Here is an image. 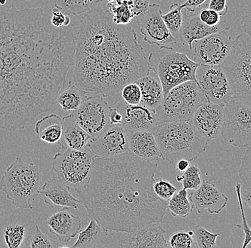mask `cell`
<instances>
[{
	"label": "cell",
	"instance_id": "277c9868",
	"mask_svg": "<svg viewBox=\"0 0 251 248\" xmlns=\"http://www.w3.org/2000/svg\"><path fill=\"white\" fill-rule=\"evenodd\" d=\"M161 158L171 164L180 159H197L208 147V142L201 136L190 121L163 122L153 131Z\"/></svg>",
	"mask_w": 251,
	"mask_h": 248
},
{
	"label": "cell",
	"instance_id": "484cf974",
	"mask_svg": "<svg viewBox=\"0 0 251 248\" xmlns=\"http://www.w3.org/2000/svg\"><path fill=\"white\" fill-rule=\"evenodd\" d=\"M141 92L140 104L156 111L164 100L162 84L158 78L147 75L136 80Z\"/></svg>",
	"mask_w": 251,
	"mask_h": 248
},
{
	"label": "cell",
	"instance_id": "bcb514c9",
	"mask_svg": "<svg viewBox=\"0 0 251 248\" xmlns=\"http://www.w3.org/2000/svg\"><path fill=\"white\" fill-rule=\"evenodd\" d=\"M109 117L111 125H122L123 117L117 108H110Z\"/></svg>",
	"mask_w": 251,
	"mask_h": 248
},
{
	"label": "cell",
	"instance_id": "c3c4849f",
	"mask_svg": "<svg viewBox=\"0 0 251 248\" xmlns=\"http://www.w3.org/2000/svg\"><path fill=\"white\" fill-rule=\"evenodd\" d=\"M241 198L244 201L248 208H251V187H246L241 191Z\"/></svg>",
	"mask_w": 251,
	"mask_h": 248
},
{
	"label": "cell",
	"instance_id": "f1b7e54d",
	"mask_svg": "<svg viewBox=\"0 0 251 248\" xmlns=\"http://www.w3.org/2000/svg\"><path fill=\"white\" fill-rule=\"evenodd\" d=\"M88 92L78 88L75 83L70 82L56 97V103L60 105L63 110L74 112L76 110L83 102L87 98Z\"/></svg>",
	"mask_w": 251,
	"mask_h": 248
},
{
	"label": "cell",
	"instance_id": "db71d44e",
	"mask_svg": "<svg viewBox=\"0 0 251 248\" xmlns=\"http://www.w3.org/2000/svg\"><path fill=\"white\" fill-rule=\"evenodd\" d=\"M7 0H0V5L4 6L7 3Z\"/></svg>",
	"mask_w": 251,
	"mask_h": 248
},
{
	"label": "cell",
	"instance_id": "f6af8a7d",
	"mask_svg": "<svg viewBox=\"0 0 251 248\" xmlns=\"http://www.w3.org/2000/svg\"><path fill=\"white\" fill-rule=\"evenodd\" d=\"M52 16H51V25L55 28H62L64 27L66 20V15H64L62 11L59 10V9L55 8L51 11Z\"/></svg>",
	"mask_w": 251,
	"mask_h": 248
},
{
	"label": "cell",
	"instance_id": "681fc988",
	"mask_svg": "<svg viewBox=\"0 0 251 248\" xmlns=\"http://www.w3.org/2000/svg\"><path fill=\"white\" fill-rule=\"evenodd\" d=\"M241 24L243 25L242 26L243 29H244L245 33H246V34H249V35L251 36L250 14L243 15L242 20H241Z\"/></svg>",
	"mask_w": 251,
	"mask_h": 248
},
{
	"label": "cell",
	"instance_id": "4dcf8cb0",
	"mask_svg": "<svg viewBox=\"0 0 251 248\" xmlns=\"http://www.w3.org/2000/svg\"><path fill=\"white\" fill-rule=\"evenodd\" d=\"M55 7L64 15H79L92 8V0H53Z\"/></svg>",
	"mask_w": 251,
	"mask_h": 248
},
{
	"label": "cell",
	"instance_id": "603a6c76",
	"mask_svg": "<svg viewBox=\"0 0 251 248\" xmlns=\"http://www.w3.org/2000/svg\"><path fill=\"white\" fill-rule=\"evenodd\" d=\"M128 153L146 161H156L161 158L153 132L126 131Z\"/></svg>",
	"mask_w": 251,
	"mask_h": 248
},
{
	"label": "cell",
	"instance_id": "9a60e30c",
	"mask_svg": "<svg viewBox=\"0 0 251 248\" xmlns=\"http://www.w3.org/2000/svg\"><path fill=\"white\" fill-rule=\"evenodd\" d=\"M94 158H117L128 152L126 130L122 125H110L100 136L92 138L87 144Z\"/></svg>",
	"mask_w": 251,
	"mask_h": 248
},
{
	"label": "cell",
	"instance_id": "ee69618b",
	"mask_svg": "<svg viewBox=\"0 0 251 248\" xmlns=\"http://www.w3.org/2000/svg\"><path fill=\"white\" fill-rule=\"evenodd\" d=\"M208 8L216 11L221 17L225 16L228 11L227 0H209Z\"/></svg>",
	"mask_w": 251,
	"mask_h": 248
},
{
	"label": "cell",
	"instance_id": "816d5d0a",
	"mask_svg": "<svg viewBox=\"0 0 251 248\" xmlns=\"http://www.w3.org/2000/svg\"><path fill=\"white\" fill-rule=\"evenodd\" d=\"M92 8L94 7H99V6L102 5L106 2V0H92Z\"/></svg>",
	"mask_w": 251,
	"mask_h": 248
},
{
	"label": "cell",
	"instance_id": "ab89813d",
	"mask_svg": "<svg viewBox=\"0 0 251 248\" xmlns=\"http://www.w3.org/2000/svg\"><path fill=\"white\" fill-rule=\"evenodd\" d=\"M121 91H122V96L126 104L131 105L140 104L141 89L136 82L126 84Z\"/></svg>",
	"mask_w": 251,
	"mask_h": 248
},
{
	"label": "cell",
	"instance_id": "7bdbcfd3",
	"mask_svg": "<svg viewBox=\"0 0 251 248\" xmlns=\"http://www.w3.org/2000/svg\"><path fill=\"white\" fill-rule=\"evenodd\" d=\"M200 20L208 26H216L221 21V15L216 11L208 8L202 9L199 12Z\"/></svg>",
	"mask_w": 251,
	"mask_h": 248
},
{
	"label": "cell",
	"instance_id": "836d02e7",
	"mask_svg": "<svg viewBox=\"0 0 251 248\" xmlns=\"http://www.w3.org/2000/svg\"><path fill=\"white\" fill-rule=\"evenodd\" d=\"M176 180L181 182L183 189L195 191L201 185L203 179L201 169L196 165H191L182 175H177Z\"/></svg>",
	"mask_w": 251,
	"mask_h": 248
},
{
	"label": "cell",
	"instance_id": "9c48e42d",
	"mask_svg": "<svg viewBox=\"0 0 251 248\" xmlns=\"http://www.w3.org/2000/svg\"><path fill=\"white\" fill-rule=\"evenodd\" d=\"M94 156L88 146L82 150L66 149L55 154L52 170L58 180L75 191L85 188L92 176Z\"/></svg>",
	"mask_w": 251,
	"mask_h": 248
},
{
	"label": "cell",
	"instance_id": "d590c367",
	"mask_svg": "<svg viewBox=\"0 0 251 248\" xmlns=\"http://www.w3.org/2000/svg\"><path fill=\"white\" fill-rule=\"evenodd\" d=\"M35 229L33 233L30 242V248H70V246H63L60 243L51 239L47 236L39 228V225L35 224Z\"/></svg>",
	"mask_w": 251,
	"mask_h": 248
},
{
	"label": "cell",
	"instance_id": "5b68a950",
	"mask_svg": "<svg viewBox=\"0 0 251 248\" xmlns=\"http://www.w3.org/2000/svg\"><path fill=\"white\" fill-rule=\"evenodd\" d=\"M42 179L38 165L17 158L4 171L0 180V191L16 208L31 210V202L38 194Z\"/></svg>",
	"mask_w": 251,
	"mask_h": 248
},
{
	"label": "cell",
	"instance_id": "7c38bea8",
	"mask_svg": "<svg viewBox=\"0 0 251 248\" xmlns=\"http://www.w3.org/2000/svg\"><path fill=\"white\" fill-rule=\"evenodd\" d=\"M109 104L100 95L87 97L76 110L72 113L84 131L92 138L100 136L111 124Z\"/></svg>",
	"mask_w": 251,
	"mask_h": 248
},
{
	"label": "cell",
	"instance_id": "7dc6e473",
	"mask_svg": "<svg viewBox=\"0 0 251 248\" xmlns=\"http://www.w3.org/2000/svg\"><path fill=\"white\" fill-rule=\"evenodd\" d=\"M208 0H186L182 6L190 12H194L196 8L201 7Z\"/></svg>",
	"mask_w": 251,
	"mask_h": 248
},
{
	"label": "cell",
	"instance_id": "8992f818",
	"mask_svg": "<svg viewBox=\"0 0 251 248\" xmlns=\"http://www.w3.org/2000/svg\"><path fill=\"white\" fill-rule=\"evenodd\" d=\"M231 90L232 99L251 105V36H237L221 65Z\"/></svg>",
	"mask_w": 251,
	"mask_h": 248
},
{
	"label": "cell",
	"instance_id": "f907efd6",
	"mask_svg": "<svg viewBox=\"0 0 251 248\" xmlns=\"http://www.w3.org/2000/svg\"><path fill=\"white\" fill-rule=\"evenodd\" d=\"M176 170L178 172H183L185 170H186L191 165L190 161L186 159H180L176 163Z\"/></svg>",
	"mask_w": 251,
	"mask_h": 248
},
{
	"label": "cell",
	"instance_id": "9f6ffc18",
	"mask_svg": "<svg viewBox=\"0 0 251 248\" xmlns=\"http://www.w3.org/2000/svg\"><path fill=\"white\" fill-rule=\"evenodd\" d=\"M0 212H1V211H0Z\"/></svg>",
	"mask_w": 251,
	"mask_h": 248
},
{
	"label": "cell",
	"instance_id": "83f0119b",
	"mask_svg": "<svg viewBox=\"0 0 251 248\" xmlns=\"http://www.w3.org/2000/svg\"><path fill=\"white\" fill-rule=\"evenodd\" d=\"M107 230L101 227L95 220L91 218L90 222L87 227L82 231L78 234V238L73 246L75 248H97L99 245L106 238Z\"/></svg>",
	"mask_w": 251,
	"mask_h": 248
},
{
	"label": "cell",
	"instance_id": "11a10c76",
	"mask_svg": "<svg viewBox=\"0 0 251 248\" xmlns=\"http://www.w3.org/2000/svg\"><path fill=\"white\" fill-rule=\"evenodd\" d=\"M116 0H106V1H107V2H109V3H112V2H114V1H115Z\"/></svg>",
	"mask_w": 251,
	"mask_h": 248
},
{
	"label": "cell",
	"instance_id": "44dd1931",
	"mask_svg": "<svg viewBox=\"0 0 251 248\" xmlns=\"http://www.w3.org/2000/svg\"><path fill=\"white\" fill-rule=\"evenodd\" d=\"M166 231L158 223H150L136 231L126 233L121 240L122 248H167Z\"/></svg>",
	"mask_w": 251,
	"mask_h": 248
},
{
	"label": "cell",
	"instance_id": "2e32d148",
	"mask_svg": "<svg viewBox=\"0 0 251 248\" xmlns=\"http://www.w3.org/2000/svg\"><path fill=\"white\" fill-rule=\"evenodd\" d=\"M158 4H149L148 10L140 20V31L144 40L151 45L172 47L177 43L176 38L165 25Z\"/></svg>",
	"mask_w": 251,
	"mask_h": 248
},
{
	"label": "cell",
	"instance_id": "8fae6325",
	"mask_svg": "<svg viewBox=\"0 0 251 248\" xmlns=\"http://www.w3.org/2000/svg\"><path fill=\"white\" fill-rule=\"evenodd\" d=\"M34 221L20 209L0 212V246L7 248H30Z\"/></svg>",
	"mask_w": 251,
	"mask_h": 248
},
{
	"label": "cell",
	"instance_id": "52a82bcc",
	"mask_svg": "<svg viewBox=\"0 0 251 248\" xmlns=\"http://www.w3.org/2000/svg\"><path fill=\"white\" fill-rule=\"evenodd\" d=\"M151 71L158 77L162 84L164 95L171 89L187 81L196 82V71L200 64L178 53L172 47H161L149 56Z\"/></svg>",
	"mask_w": 251,
	"mask_h": 248
},
{
	"label": "cell",
	"instance_id": "f5cc1de1",
	"mask_svg": "<svg viewBox=\"0 0 251 248\" xmlns=\"http://www.w3.org/2000/svg\"><path fill=\"white\" fill-rule=\"evenodd\" d=\"M71 23V18L70 15H66V20H65V24H64V27H67Z\"/></svg>",
	"mask_w": 251,
	"mask_h": 248
},
{
	"label": "cell",
	"instance_id": "b9f144b4",
	"mask_svg": "<svg viewBox=\"0 0 251 248\" xmlns=\"http://www.w3.org/2000/svg\"><path fill=\"white\" fill-rule=\"evenodd\" d=\"M151 0H125L127 5L131 9L134 19H139L145 15L148 10Z\"/></svg>",
	"mask_w": 251,
	"mask_h": 248
},
{
	"label": "cell",
	"instance_id": "ffe728a7",
	"mask_svg": "<svg viewBox=\"0 0 251 248\" xmlns=\"http://www.w3.org/2000/svg\"><path fill=\"white\" fill-rule=\"evenodd\" d=\"M230 29V25L224 20H221L216 26L210 27L200 20L199 12L193 15L184 14L178 39L183 45H188L191 50L196 41L201 40L213 33L227 31Z\"/></svg>",
	"mask_w": 251,
	"mask_h": 248
},
{
	"label": "cell",
	"instance_id": "f546056e",
	"mask_svg": "<svg viewBox=\"0 0 251 248\" xmlns=\"http://www.w3.org/2000/svg\"><path fill=\"white\" fill-rule=\"evenodd\" d=\"M167 209L174 217L186 218L192 212L193 205L188 197V191L180 190L174 194L167 202Z\"/></svg>",
	"mask_w": 251,
	"mask_h": 248
},
{
	"label": "cell",
	"instance_id": "e0dca14e",
	"mask_svg": "<svg viewBox=\"0 0 251 248\" xmlns=\"http://www.w3.org/2000/svg\"><path fill=\"white\" fill-rule=\"evenodd\" d=\"M224 105L205 102L191 117L190 122L208 142L219 137L222 125Z\"/></svg>",
	"mask_w": 251,
	"mask_h": 248
},
{
	"label": "cell",
	"instance_id": "cb8c5ba5",
	"mask_svg": "<svg viewBox=\"0 0 251 248\" xmlns=\"http://www.w3.org/2000/svg\"><path fill=\"white\" fill-rule=\"evenodd\" d=\"M70 190V187L61 180L52 179L42 185L38 194L48 205L78 210L80 200L71 194Z\"/></svg>",
	"mask_w": 251,
	"mask_h": 248
},
{
	"label": "cell",
	"instance_id": "e575fe53",
	"mask_svg": "<svg viewBox=\"0 0 251 248\" xmlns=\"http://www.w3.org/2000/svg\"><path fill=\"white\" fill-rule=\"evenodd\" d=\"M193 236L195 242L196 248H213L216 246V240L221 233H213L205 227L196 225L192 229Z\"/></svg>",
	"mask_w": 251,
	"mask_h": 248
},
{
	"label": "cell",
	"instance_id": "4316f807",
	"mask_svg": "<svg viewBox=\"0 0 251 248\" xmlns=\"http://www.w3.org/2000/svg\"><path fill=\"white\" fill-rule=\"evenodd\" d=\"M34 131L40 140L59 144L62 136V118L54 113L48 114L37 121Z\"/></svg>",
	"mask_w": 251,
	"mask_h": 248
},
{
	"label": "cell",
	"instance_id": "7a4b0ae2",
	"mask_svg": "<svg viewBox=\"0 0 251 248\" xmlns=\"http://www.w3.org/2000/svg\"><path fill=\"white\" fill-rule=\"evenodd\" d=\"M156 161L124 154L94 158L89 183L76 192L89 218L107 231L129 233L150 223L166 222L167 202L153 190Z\"/></svg>",
	"mask_w": 251,
	"mask_h": 248
},
{
	"label": "cell",
	"instance_id": "60d3db41",
	"mask_svg": "<svg viewBox=\"0 0 251 248\" xmlns=\"http://www.w3.org/2000/svg\"><path fill=\"white\" fill-rule=\"evenodd\" d=\"M239 177L246 187H251V147H247L239 169Z\"/></svg>",
	"mask_w": 251,
	"mask_h": 248
},
{
	"label": "cell",
	"instance_id": "ba28073f",
	"mask_svg": "<svg viewBox=\"0 0 251 248\" xmlns=\"http://www.w3.org/2000/svg\"><path fill=\"white\" fill-rule=\"evenodd\" d=\"M205 99L194 81H187L173 87L164 95L156 110L158 124L189 121Z\"/></svg>",
	"mask_w": 251,
	"mask_h": 248
},
{
	"label": "cell",
	"instance_id": "d6986e66",
	"mask_svg": "<svg viewBox=\"0 0 251 248\" xmlns=\"http://www.w3.org/2000/svg\"><path fill=\"white\" fill-rule=\"evenodd\" d=\"M188 197L199 214H203L205 210L210 214H219L228 202V197L221 190L206 180H203L197 190L191 191Z\"/></svg>",
	"mask_w": 251,
	"mask_h": 248
},
{
	"label": "cell",
	"instance_id": "6da1fadb",
	"mask_svg": "<svg viewBox=\"0 0 251 248\" xmlns=\"http://www.w3.org/2000/svg\"><path fill=\"white\" fill-rule=\"evenodd\" d=\"M76 41L41 8L0 5V129L24 130L56 103L75 64Z\"/></svg>",
	"mask_w": 251,
	"mask_h": 248
},
{
	"label": "cell",
	"instance_id": "1f68e13d",
	"mask_svg": "<svg viewBox=\"0 0 251 248\" xmlns=\"http://www.w3.org/2000/svg\"><path fill=\"white\" fill-rule=\"evenodd\" d=\"M107 12L112 15V21L115 24L129 25L133 20L131 9L127 5L125 0H116L114 2H108L106 4Z\"/></svg>",
	"mask_w": 251,
	"mask_h": 248
},
{
	"label": "cell",
	"instance_id": "f35d334b",
	"mask_svg": "<svg viewBox=\"0 0 251 248\" xmlns=\"http://www.w3.org/2000/svg\"><path fill=\"white\" fill-rule=\"evenodd\" d=\"M241 188L242 185L240 183H235V192H236L237 198H238V203H239L240 210H241V216H242V224H236V227L241 229L244 232V240L242 245V248H246L249 246L251 242V230L250 226L246 220V216H245L244 210H243V200L241 198Z\"/></svg>",
	"mask_w": 251,
	"mask_h": 248
},
{
	"label": "cell",
	"instance_id": "3957f363",
	"mask_svg": "<svg viewBox=\"0 0 251 248\" xmlns=\"http://www.w3.org/2000/svg\"><path fill=\"white\" fill-rule=\"evenodd\" d=\"M75 41L74 81L81 90L106 97L150 73L136 32L129 25L115 24L108 12L84 13Z\"/></svg>",
	"mask_w": 251,
	"mask_h": 248
},
{
	"label": "cell",
	"instance_id": "d6a6232c",
	"mask_svg": "<svg viewBox=\"0 0 251 248\" xmlns=\"http://www.w3.org/2000/svg\"><path fill=\"white\" fill-rule=\"evenodd\" d=\"M183 6L174 3L171 5L170 10L166 14H161L165 25L175 38H178L180 28L183 23Z\"/></svg>",
	"mask_w": 251,
	"mask_h": 248
},
{
	"label": "cell",
	"instance_id": "8d00e7d4",
	"mask_svg": "<svg viewBox=\"0 0 251 248\" xmlns=\"http://www.w3.org/2000/svg\"><path fill=\"white\" fill-rule=\"evenodd\" d=\"M168 246L172 248H196L192 230H180L173 234L168 240Z\"/></svg>",
	"mask_w": 251,
	"mask_h": 248
},
{
	"label": "cell",
	"instance_id": "30bf717a",
	"mask_svg": "<svg viewBox=\"0 0 251 248\" xmlns=\"http://www.w3.org/2000/svg\"><path fill=\"white\" fill-rule=\"evenodd\" d=\"M251 107L234 99L224 105L220 134L229 145L242 148L251 147Z\"/></svg>",
	"mask_w": 251,
	"mask_h": 248
},
{
	"label": "cell",
	"instance_id": "4fadbf2b",
	"mask_svg": "<svg viewBox=\"0 0 251 248\" xmlns=\"http://www.w3.org/2000/svg\"><path fill=\"white\" fill-rule=\"evenodd\" d=\"M196 83L208 103L225 105L232 100L230 84L221 66L199 65Z\"/></svg>",
	"mask_w": 251,
	"mask_h": 248
},
{
	"label": "cell",
	"instance_id": "ac0fdd59",
	"mask_svg": "<svg viewBox=\"0 0 251 248\" xmlns=\"http://www.w3.org/2000/svg\"><path fill=\"white\" fill-rule=\"evenodd\" d=\"M117 109L123 117L122 125L126 131L153 132L158 125L156 111L141 104L120 103Z\"/></svg>",
	"mask_w": 251,
	"mask_h": 248
},
{
	"label": "cell",
	"instance_id": "d4e9b609",
	"mask_svg": "<svg viewBox=\"0 0 251 248\" xmlns=\"http://www.w3.org/2000/svg\"><path fill=\"white\" fill-rule=\"evenodd\" d=\"M91 138L78 125L73 114H70L62 118V136L59 145L64 150L85 148Z\"/></svg>",
	"mask_w": 251,
	"mask_h": 248
},
{
	"label": "cell",
	"instance_id": "5bb4252c",
	"mask_svg": "<svg viewBox=\"0 0 251 248\" xmlns=\"http://www.w3.org/2000/svg\"><path fill=\"white\" fill-rule=\"evenodd\" d=\"M194 42V62L200 65L221 66L230 51L233 41L226 31H222Z\"/></svg>",
	"mask_w": 251,
	"mask_h": 248
},
{
	"label": "cell",
	"instance_id": "74e56055",
	"mask_svg": "<svg viewBox=\"0 0 251 248\" xmlns=\"http://www.w3.org/2000/svg\"><path fill=\"white\" fill-rule=\"evenodd\" d=\"M153 190L156 196L161 200L166 201L169 200L178 191L172 183L163 178H158L156 180L154 179Z\"/></svg>",
	"mask_w": 251,
	"mask_h": 248
},
{
	"label": "cell",
	"instance_id": "7402d4cb",
	"mask_svg": "<svg viewBox=\"0 0 251 248\" xmlns=\"http://www.w3.org/2000/svg\"><path fill=\"white\" fill-rule=\"evenodd\" d=\"M47 224L50 227V233L54 235L63 244L76 238L82 226L79 217L72 214L69 208H62L48 217Z\"/></svg>",
	"mask_w": 251,
	"mask_h": 248
}]
</instances>
